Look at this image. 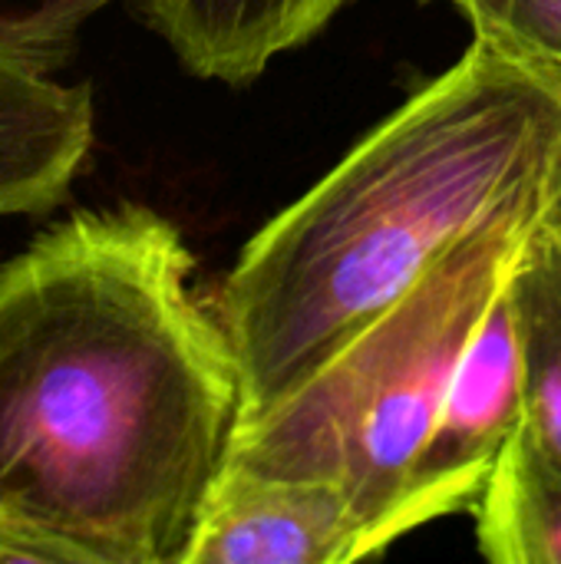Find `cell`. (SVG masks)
Returning <instances> with one entry per match:
<instances>
[{"mask_svg": "<svg viewBox=\"0 0 561 564\" xmlns=\"http://www.w3.org/2000/svg\"><path fill=\"white\" fill-rule=\"evenodd\" d=\"M159 212L79 208L0 264V564H185L241 377Z\"/></svg>", "mask_w": 561, "mask_h": 564, "instance_id": "6da1fadb", "label": "cell"}, {"mask_svg": "<svg viewBox=\"0 0 561 564\" xmlns=\"http://www.w3.org/2000/svg\"><path fill=\"white\" fill-rule=\"evenodd\" d=\"M559 185L561 96L473 36L225 274L212 311L235 350L241 423L311 383L470 235L542 218Z\"/></svg>", "mask_w": 561, "mask_h": 564, "instance_id": "7a4b0ae2", "label": "cell"}, {"mask_svg": "<svg viewBox=\"0 0 561 564\" xmlns=\"http://www.w3.org/2000/svg\"><path fill=\"white\" fill-rule=\"evenodd\" d=\"M536 225L499 221L456 245L311 383L241 423L225 463L341 489L360 525V555H380L456 364Z\"/></svg>", "mask_w": 561, "mask_h": 564, "instance_id": "3957f363", "label": "cell"}, {"mask_svg": "<svg viewBox=\"0 0 561 564\" xmlns=\"http://www.w3.org/2000/svg\"><path fill=\"white\" fill-rule=\"evenodd\" d=\"M109 0L0 10V218L60 208L96 139L86 79H66L83 26Z\"/></svg>", "mask_w": 561, "mask_h": 564, "instance_id": "277c9868", "label": "cell"}, {"mask_svg": "<svg viewBox=\"0 0 561 564\" xmlns=\"http://www.w3.org/2000/svg\"><path fill=\"white\" fill-rule=\"evenodd\" d=\"M526 423L522 357L506 281L476 324L436 426L387 525V545L450 512L476 506L493 466Z\"/></svg>", "mask_w": 561, "mask_h": 564, "instance_id": "5b68a950", "label": "cell"}, {"mask_svg": "<svg viewBox=\"0 0 561 564\" xmlns=\"http://www.w3.org/2000/svg\"><path fill=\"white\" fill-rule=\"evenodd\" d=\"M364 562L347 496L327 482L268 476L225 463L185 564Z\"/></svg>", "mask_w": 561, "mask_h": 564, "instance_id": "8992f818", "label": "cell"}, {"mask_svg": "<svg viewBox=\"0 0 561 564\" xmlns=\"http://www.w3.org/2000/svg\"><path fill=\"white\" fill-rule=\"evenodd\" d=\"M132 7L192 76L248 86L324 30L344 0H132Z\"/></svg>", "mask_w": 561, "mask_h": 564, "instance_id": "52a82bcc", "label": "cell"}, {"mask_svg": "<svg viewBox=\"0 0 561 564\" xmlns=\"http://www.w3.org/2000/svg\"><path fill=\"white\" fill-rule=\"evenodd\" d=\"M516 314L526 433L561 473V245L539 225L506 274Z\"/></svg>", "mask_w": 561, "mask_h": 564, "instance_id": "ba28073f", "label": "cell"}, {"mask_svg": "<svg viewBox=\"0 0 561 564\" xmlns=\"http://www.w3.org/2000/svg\"><path fill=\"white\" fill-rule=\"evenodd\" d=\"M479 552L499 564H561V473L546 463L526 423L476 499Z\"/></svg>", "mask_w": 561, "mask_h": 564, "instance_id": "9c48e42d", "label": "cell"}, {"mask_svg": "<svg viewBox=\"0 0 561 564\" xmlns=\"http://www.w3.org/2000/svg\"><path fill=\"white\" fill-rule=\"evenodd\" d=\"M427 3V0H423ZM456 7L479 40L522 63L561 66V0H430Z\"/></svg>", "mask_w": 561, "mask_h": 564, "instance_id": "30bf717a", "label": "cell"}, {"mask_svg": "<svg viewBox=\"0 0 561 564\" xmlns=\"http://www.w3.org/2000/svg\"><path fill=\"white\" fill-rule=\"evenodd\" d=\"M542 228L561 245V185L552 192V198H549V205L542 212Z\"/></svg>", "mask_w": 561, "mask_h": 564, "instance_id": "8fae6325", "label": "cell"}, {"mask_svg": "<svg viewBox=\"0 0 561 564\" xmlns=\"http://www.w3.org/2000/svg\"><path fill=\"white\" fill-rule=\"evenodd\" d=\"M522 63V59H519ZM522 66H529L549 89H555L561 96V66H555V63H522Z\"/></svg>", "mask_w": 561, "mask_h": 564, "instance_id": "7c38bea8", "label": "cell"}]
</instances>
